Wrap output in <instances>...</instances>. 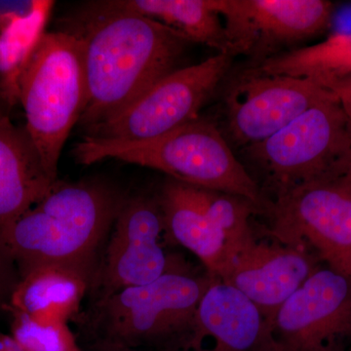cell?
Masks as SVG:
<instances>
[{
    "mask_svg": "<svg viewBox=\"0 0 351 351\" xmlns=\"http://www.w3.org/2000/svg\"><path fill=\"white\" fill-rule=\"evenodd\" d=\"M85 96L80 123L87 130L140 98L176 64L191 43L156 21L96 10L80 34Z\"/></svg>",
    "mask_w": 351,
    "mask_h": 351,
    "instance_id": "1",
    "label": "cell"
},
{
    "mask_svg": "<svg viewBox=\"0 0 351 351\" xmlns=\"http://www.w3.org/2000/svg\"><path fill=\"white\" fill-rule=\"evenodd\" d=\"M126 193L101 180L58 181L45 197L0 228V249L19 277L56 265L92 281Z\"/></svg>",
    "mask_w": 351,
    "mask_h": 351,
    "instance_id": "2",
    "label": "cell"
},
{
    "mask_svg": "<svg viewBox=\"0 0 351 351\" xmlns=\"http://www.w3.org/2000/svg\"><path fill=\"white\" fill-rule=\"evenodd\" d=\"M212 278L191 269L168 272L154 282L90 302L71 321L90 346L195 351L197 309Z\"/></svg>",
    "mask_w": 351,
    "mask_h": 351,
    "instance_id": "3",
    "label": "cell"
},
{
    "mask_svg": "<svg viewBox=\"0 0 351 351\" xmlns=\"http://www.w3.org/2000/svg\"><path fill=\"white\" fill-rule=\"evenodd\" d=\"M73 154L82 165L117 159L161 171L189 186L242 196L262 213L267 204L257 181L234 156L218 127L201 117L149 140L86 136L75 145Z\"/></svg>",
    "mask_w": 351,
    "mask_h": 351,
    "instance_id": "4",
    "label": "cell"
},
{
    "mask_svg": "<svg viewBox=\"0 0 351 351\" xmlns=\"http://www.w3.org/2000/svg\"><path fill=\"white\" fill-rule=\"evenodd\" d=\"M85 96L82 40L71 32H44L21 80L20 103L25 130L54 179Z\"/></svg>",
    "mask_w": 351,
    "mask_h": 351,
    "instance_id": "5",
    "label": "cell"
},
{
    "mask_svg": "<svg viewBox=\"0 0 351 351\" xmlns=\"http://www.w3.org/2000/svg\"><path fill=\"white\" fill-rule=\"evenodd\" d=\"M243 149L272 198L302 184L351 175L350 120L334 95Z\"/></svg>",
    "mask_w": 351,
    "mask_h": 351,
    "instance_id": "6",
    "label": "cell"
},
{
    "mask_svg": "<svg viewBox=\"0 0 351 351\" xmlns=\"http://www.w3.org/2000/svg\"><path fill=\"white\" fill-rule=\"evenodd\" d=\"M265 234L313 248L330 269L351 277V175L302 184L267 201Z\"/></svg>",
    "mask_w": 351,
    "mask_h": 351,
    "instance_id": "7",
    "label": "cell"
},
{
    "mask_svg": "<svg viewBox=\"0 0 351 351\" xmlns=\"http://www.w3.org/2000/svg\"><path fill=\"white\" fill-rule=\"evenodd\" d=\"M165 223L157 196L128 195L114 219L88 292V304L120 290L154 282L188 269L186 263L164 251Z\"/></svg>",
    "mask_w": 351,
    "mask_h": 351,
    "instance_id": "8",
    "label": "cell"
},
{
    "mask_svg": "<svg viewBox=\"0 0 351 351\" xmlns=\"http://www.w3.org/2000/svg\"><path fill=\"white\" fill-rule=\"evenodd\" d=\"M232 62L230 55L219 53L199 64L175 69L125 110L87 130L88 137L149 140L199 119L200 110L225 78Z\"/></svg>",
    "mask_w": 351,
    "mask_h": 351,
    "instance_id": "9",
    "label": "cell"
},
{
    "mask_svg": "<svg viewBox=\"0 0 351 351\" xmlns=\"http://www.w3.org/2000/svg\"><path fill=\"white\" fill-rule=\"evenodd\" d=\"M276 351L351 350V277L319 267L271 322Z\"/></svg>",
    "mask_w": 351,
    "mask_h": 351,
    "instance_id": "10",
    "label": "cell"
},
{
    "mask_svg": "<svg viewBox=\"0 0 351 351\" xmlns=\"http://www.w3.org/2000/svg\"><path fill=\"white\" fill-rule=\"evenodd\" d=\"M228 54L261 59L326 31L334 4L327 0H216ZM260 62V63H261Z\"/></svg>",
    "mask_w": 351,
    "mask_h": 351,
    "instance_id": "11",
    "label": "cell"
},
{
    "mask_svg": "<svg viewBox=\"0 0 351 351\" xmlns=\"http://www.w3.org/2000/svg\"><path fill=\"white\" fill-rule=\"evenodd\" d=\"M332 95L309 78L267 75L252 69L226 94L228 134L243 149L258 144Z\"/></svg>",
    "mask_w": 351,
    "mask_h": 351,
    "instance_id": "12",
    "label": "cell"
},
{
    "mask_svg": "<svg viewBox=\"0 0 351 351\" xmlns=\"http://www.w3.org/2000/svg\"><path fill=\"white\" fill-rule=\"evenodd\" d=\"M320 258L306 249L250 240L219 279L246 295L271 325L284 302L319 269Z\"/></svg>",
    "mask_w": 351,
    "mask_h": 351,
    "instance_id": "13",
    "label": "cell"
},
{
    "mask_svg": "<svg viewBox=\"0 0 351 351\" xmlns=\"http://www.w3.org/2000/svg\"><path fill=\"white\" fill-rule=\"evenodd\" d=\"M199 351H276L271 325L255 304L232 286L213 277L197 309Z\"/></svg>",
    "mask_w": 351,
    "mask_h": 351,
    "instance_id": "14",
    "label": "cell"
},
{
    "mask_svg": "<svg viewBox=\"0 0 351 351\" xmlns=\"http://www.w3.org/2000/svg\"><path fill=\"white\" fill-rule=\"evenodd\" d=\"M54 179L44 167L25 128L0 114V228L8 225L45 197Z\"/></svg>",
    "mask_w": 351,
    "mask_h": 351,
    "instance_id": "15",
    "label": "cell"
},
{
    "mask_svg": "<svg viewBox=\"0 0 351 351\" xmlns=\"http://www.w3.org/2000/svg\"><path fill=\"white\" fill-rule=\"evenodd\" d=\"M157 197L162 209L165 239L195 254L205 271L219 278L232 258L226 235L191 199L186 184L170 179Z\"/></svg>",
    "mask_w": 351,
    "mask_h": 351,
    "instance_id": "16",
    "label": "cell"
},
{
    "mask_svg": "<svg viewBox=\"0 0 351 351\" xmlns=\"http://www.w3.org/2000/svg\"><path fill=\"white\" fill-rule=\"evenodd\" d=\"M91 281L76 270L39 267L21 277L6 307L41 323H69L82 311Z\"/></svg>",
    "mask_w": 351,
    "mask_h": 351,
    "instance_id": "17",
    "label": "cell"
},
{
    "mask_svg": "<svg viewBox=\"0 0 351 351\" xmlns=\"http://www.w3.org/2000/svg\"><path fill=\"white\" fill-rule=\"evenodd\" d=\"M98 10L137 14L201 43L228 54V38L216 0H117L94 3Z\"/></svg>",
    "mask_w": 351,
    "mask_h": 351,
    "instance_id": "18",
    "label": "cell"
},
{
    "mask_svg": "<svg viewBox=\"0 0 351 351\" xmlns=\"http://www.w3.org/2000/svg\"><path fill=\"white\" fill-rule=\"evenodd\" d=\"M254 69L267 75L309 78L324 87L351 75V32L335 34L314 45L278 53Z\"/></svg>",
    "mask_w": 351,
    "mask_h": 351,
    "instance_id": "19",
    "label": "cell"
},
{
    "mask_svg": "<svg viewBox=\"0 0 351 351\" xmlns=\"http://www.w3.org/2000/svg\"><path fill=\"white\" fill-rule=\"evenodd\" d=\"M50 13L0 31V96L6 107L20 103V83L43 36Z\"/></svg>",
    "mask_w": 351,
    "mask_h": 351,
    "instance_id": "20",
    "label": "cell"
},
{
    "mask_svg": "<svg viewBox=\"0 0 351 351\" xmlns=\"http://www.w3.org/2000/svg\"><path fill=\"white\" fill-rule=\"evenodd\" d=\"M191 199L226 235L232 258L255 237L250 225L253 214L262 213L252 201L242 196L186 184Z\"/></svg>",
    "mask_w": 351,
    "mask_h": 351,
    "instance_id": "21",
    "label": "cell"
},
{
    "mask_svg": "<svg viewBox=\"0 0 351 351\" xmlns=\"http://www.w3.org/2000/svg\"><path fill=\"white\" fill-rule=\"evenodd\" d=\"M11 336L25 351H86L78 343L68 323H41L27 314L6 307Z\"/></svg>",
    "mask_w": 351,
    "mask_h": 351,
    "instance_id": "22",
    "label": "cell"
},
{
    "mask_svg": "<svg viewBox=\"0 0 351 351\" xmlns=\"http://www.w3.org/2000/svg\"><path fill=\"white\" fill-rule=\"evenodd\" d=\"M53 6L54 2L50 0H0V31L50 13Z\"/></svg>",
    "mask_w": 351,
    "mask_h": 351,
    "instance_id": "23",
    "label": "cell"
},
{
    "mask_svg": "<svg viewBox=\"0 0 351 351\" xmlns=\"http://www.w3.org/2000/svg\"><path fill=\"white\" fill-rule=\"evenodd\" d=\"M20 277L14 263L0 249V313H5Z\"/></svg>",
    "mask_w": 351,
    "mask_h": 351,
    "instance_id": "24",
    "label": "cell"
},
{
    "mask_svg": "<svg viewBox=\"0 0 351 351\" xmlns=\"http://www.w3.org/2000/svg\"><path fill=\"white\" fill-rule=\"evenodd\" d=\"M324 88L334 95L351 122V75L332 80L324 85Z\"/></svg>",
    "mask_w": 351,
    "mask_h": 351,
    "instance_id": "25",
    "label": "cell"
},
{
    "mask_svg": "<svg viewBox=\"0 0 351 351\" xmlns=\"http://www.w3.org/2000/svg\"><path fill=\"white\" fill-rule=\"evenodd\" d=\"M0 351H25L11 335L0 332Z\"/></svg>",
    "mask_w": 351,
    "mask_h": 351,
    "instance_id": "26",
    "label": "cell"
},
{
    "mask_svg": "<svg viewBox=\"0 0 351 351\" xmlns=\"http://www.w3.org/2000/svg\"><path fill=\"white\" fill-rule=\"evenodd\" d=\"M86 351H141L132 350V348H123V346H110V345H96L90 346L89 350Z\"/></svg>",
    "mask_w": 351,
    "mask_h": 351,
    "instance_id": "27",
    "label": "cell"
},
{
    "mask_svg": "<svg viewBox=\"0 0 351 351\" xmlns=\"http://www.w3.org/2000/svg\"><path fill=\"white\" fill-rule=\"evenodd\" d=\"M0 105L6 106L5 104H4L3 100H2L1 96H0ZM1 113H3V112H2L1 108H0V114H1Z\"/></svg>",
    "mask_w": 351,
    "mask_h": 351,
    "instance_id": "28",
    "label": "cell"
},
{
    "mask_svg": "<svg viewBox=\"0 0 351 351\" xmlns=\"http://www.w3.org/2000/svg\"><path fill=\"white\" fill-rule=\"evenodd\" d=\"M350 132H351V122H350Z\"/></svg>",
    "mask_w": 351,
    "mask_h": 351,
    "instance_id": "29",
    "label": "cell"
},
{
    "mask_svg": "<svg viewBox=\"0 0 351 351\" xmlns=\"http://www.w3.org/2000/svg\"><path fill=\"white\" fill-rule=\"evenodd\" d=\"M348 351H351V350H348Z\"/></svg>",
    "mask_w": 351,
    "mask_h": 351,
    "instance_id": "30",
    "label": "cell"
}]
</instances>
